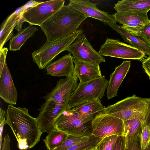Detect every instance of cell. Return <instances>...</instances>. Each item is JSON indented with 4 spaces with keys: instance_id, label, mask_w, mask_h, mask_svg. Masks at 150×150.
<instances>
[{
    "instance_id": "e575fe53",
    "label": "cell",
    "mask_w": 150,
    "mask_h": 150,
    "mask_svg": "<svg viewBox=\"0 0 150 150\" xmlns=\"http://www.w3.org/2000/svg\"><path fill=\"white\" fill-rule=\"evenodd\" d=\"M11 139L8 134L6 135L4 138L2 144L1 150H10V144Z\"/></svg>"
},
{
    "instance_id": "836d02e7",
    "label": "cell",
    "mask_w": 150,
    "mask_h": 150,
    "mask_svg": "<svg viewBox=\"0 0 150 150\" xmlns=\"http://www.w3.org/2000/svg\"><path fill=\"white\" fill-rule=\"evenodd\" d=\"M142 66L150 80V56L143 60L142 62Z\"/></svg>"
},
{
    "instance_id": "8d00e7d4",
    "label": "cell",
    "mask_w": 150,
    "mask_h": 150,
    "mask_svg": "<svg viewBox=\"0 0 150 150\" xmlns=\"http://www.w3.org/2000/svg\"><path fill=\"white\" fill-rule=\"evenodd\" d=\"M97 145L96 147H95V148H94V149H92L91 150H98V149H97Z\"/></svg>"
},
{
    "instance_id": "5bb4252c",
    "label": "cell",
    "mask_w": 150,
    "mask_h": 150,
    "mask_svg": "<svg viewBox=\"0 0 150 150\" xmlns=\"http://www.w3.org/2000/svg\"><path fill=\"white\" fill-rule=\"evenodd\" d=\"M74 59L69 53L51 63L45 68L47 75L52 76L67 77L74 74Z\"/></svg>"
},
{
    "instance_id": "ffe728a7",
    "label": "cell",
    "mask_w": 150,
    "mask_h": 150,
    "mask_svg": "<svg viewBox=\"0 0 150 150\" xmlns=\"http://www.w3.org/2000/svg\"><path fill=\"white\" fill-rule=\"evenodd\" d=\"M117 12L126 11H149L150 0H122L115 4L113 7Z\"/></svg>"
},
{
    "instance_id": "e0dca14e",
    "label": "cell",
    "mask_w": 150,
    "mask_h": 150,
    "mask_svg": "<svg viewBox=\"0 0 150 150\" xmlns=\"http://www.w3.org/2000/svg\"><path fill=\"white\" fill-rule=\"evenodd\" d=\"M74 74L80 82H86L103 76L100 65L92 64L74 59Z\"/></svg>"
},
{
    "instance_id": "3957f363",
    "label": "cell",
    "mask_w": 150,
    "mask_h": 150,
    "mask_svg": "<svg viewBox=\"0 0 150 150\" xmlns=\"http://www.w3.org/2000/svg\"><path fill=\"white\" fill-rule=\"evenodd\" d=\"M150 109V98L133 95L108 106L100 113L114 116L123 121L145 118Z\"/></svg>"
},
{
    "instance_id": "9a60e30c",
    "label": "cell",
    "mask_w": 150,
    "mask_h": 150,
    "mask_svg": "<svg viewBox=\"0 0 150 150\" xmlns=\"http://www.w3.org/2000/svg\"><path fill=\"white\" fill-rule=\"evenodd\" d=\"M148 11H126L116 12L113 16L115 22L122 25L131 27L142 26L147 23Z\"/></svg>"
},
{
    "instance_id": "d6a6232c",
    "label": "cell",
    "mask_w": 150,
    "mask_h": 150,
    "mask_svg": "<svg viewBox=\"0 0 150 150\" xmlns=\"http://www.w3.org/2000/svg\"><path fill=\"white\" fill-rule=\"evenodd\" d=\"M8 50L4 47L0 50V74L1 73L6 62V59Z\"/></svg>"
},
{
    "instance_id": "7a4b0ae2",
    "label": "cell",
    "mask_w": 150,
    "mask_h": 150,
    "mask_svg": "<svg viewBox=\"0 0 150 150\" xmlns=\"http://www.w3.org/2000/svg\"><path fill=\"white\" fill-rule=\"evenodd\" d=\"M88 17L68 6L63 5L40 26L47 41L69 35L79 28Z\"/></svg>"
},
{
    "instance_id": "4fadbf2b",
    "label": "cell",
    "mask_w": 150,
    "mask_h": 150,
    "mask_svg": "<svg viewBox=\"0 0 150 150\" xmlns=\"http://www.w3.org/2000/svg\"><path fill=\"white\" fill-rule=\"evenodd\" d=\"M0 97L9 105L16 104L18 92L6 62L0 74Z\"/></svg>"
},
{
    "instance_id": "4316f807",
    "label": "cell",
    "mask_w": 150,
    "mask_h": 150,
    "mask_svg": "<svg viewBox=\"0 0 150 150\" xmlns=\"http://www.w3.org/2000/svg\"><path fill=\"white\" fill-rule=\"evenodd\" d=\"M94 137L93 136L88 137L68 135L64 141L53 150H64L75 144L87 141Z\"/></svg>"
},
{
    "instance_id": "8992f818",
    "label": "cell",
    "mask_w": 150,
    "mask_h": 150,
    "mask_svg": "<svg viewBox=\"0 0 150 150\" xmlns=\"http://www.w3.org/2000/svg\"><path fill=\"white\" fill-rule=\"evenodd\" d=\"M96 115H79L72 109L64 111L57 119L54 127L68 135L78 136H93L88 125Z\"/></svg>"
},
{
    "instance_id": "603a6c76",
    "label": "cell",
    "mask_w": 150,
    "mask_h": 150,
    "mask_svg": "<svg viewBox=\"0 0 150 150\" xmlns=\"http://www.w3.org/2000/svg\"><path fill=\"white\" fill-rule=\"evenodd\" d=\"M68 135L54 127L48 133L43 141L48 150H53L60 145L66 139Z\"/></svg>"
},
{
    "instance_id": "7c38bea8",
    "label": "cell",
    "mask_w": 150,
    "mask_h": 150,
    "mask_svg": "<svg viewBox=\"0 0 150 150\" xmlns=\"http://www.w3.org/2000/svg\"><path fill=\"white\" fill-rule=\"evenodd\" d=\"M97 4L88 0H70L67 5L84 14L88 17L98 20L107 24L116 23L113 15L101 11L97 7Z\"/></svg>"
},
{
    "instance_id": "1f68e13d",
    "label": "cell",
    "mask_w": 150,
    "mask_h": 150,
    "mask_svg": "<svg viewBox=\"0 0 150 150\" xmlns=\"http://www.w3.org/2000/svg\"><path fill=\"white\" fill-rule=\"evenodd\" d=\"M126 142L125 136H118L111 150H125Z\"/></svg>"
},
{
    "instance_id": "d4e9b609",
    "label": "cell",
    "mask_w": 150,
    "mask_h": 150,
    "mask_svg": "<svg viewBox=\"0 0 150 150\" xmlns=\"http://www.w3.org/2000/svg\"><path fill=\"white\" fill-rule=\"evenodd\" d=\"M144 119L137 118L123 121L124 135L126 141L129 140L137 131L142 127Z\"/></svg>"
},
{
    "instance_id": "484cf974",
    "label": "cell",
    "mask_w": 150,
    "mask_h": 150,
    "mask_svg": "<svg viewBox=\"0 0 150 150\" xmlns=\"http://www.w3.org/2000/svg\"><path fill=\"white\" fill-rule=\"evenodd\" d=\"M142 127H140L128 140H126L125 150H150V144L145 149H142L141 144V136Z\"/></svg>"
},
{
    "instance_id": "30bf717a",
    "label": "cell",
    "mask_w": 150,
    "mask_h": 150,
    "mask_svg": "<svg viewBox=\"0 0 150 150\" xmlns=\"http://www.w3.org/2000/svg\"><path fill=\"white\" fill-rule=\"evenodd\" d=\"M103 56L143 61L144 53L118 39L107 38L98 52Z\"/></svg>"
},
{
    "instance_id": "cb8c5ba5",
    "label": "cell",
    "mask_w": 150,
    "mask_h": 150,
    "mask_svg": "<svg viewBox=\"0 0 150 150\" xmlns=\"http://www.w3.org/2000/svg\"><path fill=\"white\" fill-rule=\"evenodd\" d=\"M127 31L150 46V20L147 23L136 27L122 25Z\"/></svg>"
},
{
    "instance_id": "83f0119b",
    "label": "cell",
    "mask_w": 150,
    "mask_h": 150,
    "mask_svg": "<svg viewBox=\"0 0 150 150\" xmlns=\"http://www.w3.org/2000/svg\"><path fill=\"white\" fill-rule=\"evenodd\" d=\"M102 139L94 137L87 141L75 144L64 150H90L97 146Z\"/></svg>"
},
{
    "instance_id": "7402d4cb",
    "label": "cell",
    "mask_w": 150,
    "mask_h": 150,
    "mask_svg": "<svg viewBox=\"0 0 150 150\" xmlns=\"http://www.w3.org/2000/svg\"><path fill=\"white\" fill-rule=\"evenodd\" d=\"M105 108L101 103V101L97 100L86 102L71 109L79 115H96Z\"/></svg>"
},
{
    "instance_id": "8fae6325",
    "label": "cell",
    "mask_w": 150,
    "mask_h": 150,
    "mask_svg": "<svg viewBox=\"0 0 150 150\" xmlns=\"http://www.w3.org/2000/svg\"><path fill=\"white\" fill-rule=\"evenodd\" d=\"M67 51L73 55L74 59L77 61L98 65L105 62V58L93 47L83 33L71 45Z\"/></svg>"
},
{
    "instance_id": "9c48e42d",
    "label": "cell",
    "mask_w": 150,
    "mask_h": 150,
    "mask_svg": "<svg viewBox=\"0 0 150 150\" xmlns=\"http://www.w3.org/2000/svg\"><path fill=\"white\" fill-rule=\"evenodd\" d=\"M91 127L92 135L96 138L125 136L123 121L111 115L97 114L91 121Z\"/></svg>"
},
{
    "instance_id": "5b68a950",
    "label": "cell",
    "mask_w": 150,
    "mask_h": 150,
    "mask_svg": "<svg viewBox=\"0 0 150 150\" xmlns=\"http://www.w3.org/2000/svg\"><path fill=\"white\" fill-rule=\"evenodd\" d=\"M79 28L73 34L54 41H46L39 49L32 53L33 61L40 69L45 68L61 52L67 50L71 45L83 33Z\"/></svg>"
},
{
    "instance_id": "2e32d148",
    "label": "cell",
    "mask_w": 150,
    "mask_h": 150,
    "mask_svg": "<svg viewBox=\"0 0 150 150\" xmlns=\"http://www.w3.org/2000/svg\"><path fill=\"white\" fill-rule=\"evenodd\" d=\"M130 66V60L125 61L115 67L110 75L107 88L106 95L108 100L117 96L118 89L129 71Z\"/></svg>"
},
{
    "instance_id": "6da1fadb",
    "label": "cell",
    "mask_w": 150,
    "mask_h": 150,
    "mask_svg": "<svg viewBox=\"0 0 150 150\" xmlns=\"http://www.w3.org/2000/svg\"><path fill=\"white\" fill-rule=\"evenodd\" d=\"M6 119V124L12 131L20 150L30 149L40 141L42 133L37 118L30 115L27 108L9 105Z\"/></svg>"
},
{
    "instance_id": "52a82bcc",
    "label": "cell",
    "mask_w": 150,
    "mask_h": 150,
    "mask_svg": "<svg viewBox=\"0 0 150 150\" xmlns=\"http://www.w3.org/2000/svg\"><path fill=\"white\" fill-rule=\"evenodd\" d=\"M108 82L105 76H103L88 81L80 82L70 99L69 109L89 101H101L105 96Z\"/></svg>"
},
{
    "instance_id": "d590c367",
    "label": "cell",
    "mask_w": 150,
    "mask_h": 150,
    "mask_svg": "<svg viewBox=\"0 0 150 150\" xmlns=\"http://www.w3.org/2000/svg\"><path fill=\"white\" fill-rule=\"evenodd\" d=\"M143 125L150 126V109L145 118Z\"/></svg>"
},
{
    "instance_id": "f1b7e54d",
    "label": "cell",
    "mask_w": 150,
    "mask_h": 150,
    "mask_svg": "<svg viewBox=\"0 0 150 150\" xmlns=\"http://www.w3.org/2000/svg\"><path fill=\"white\" fill-rule=\"evenodd\" d=\"M118 137L112 135L102 138L98 144V150H111Z\"/></svg>"
},
{
    "instance_id": "ac0fdd59",
    "label": "cell",
    "mask_w": 150,
    "mask_h": 150,
    "mask_svg": "<svg viewBox=\"0 0 150 150\" xmlns=\"http://www.w3.org/2000/svg\"><path fill=\"white\" fill-rule=\"evenodd\" d=\"M112 29L116 31L122 36L124 41L129 45L143 52L145 55L150 56V46L138 38L131 34L123 28L116 23L108 24Z\"/></svg>"
},
{
    "instance_id": "4dcf8cb0",
    "label": "cell",
    "mask_w": 150,
    "mask_h": 150,
    "mask_svg": "<svg viewBox=\"0 0 150 150\" xmlns=\"http://www.w3.org/2000/svg\"><path fill=\"white\" fill-rule=\"evenodd\" d=\"M6 112L3 109L0 110V150H1L2 146V134L4 125L6 124Z\"/></svg>"
},
{
    "instance_id": "277c9868",
    "label": "cell",
    "mask_w": 150,
    "mask_h": 150,
    "mask_svg": "<svg viewBox=\"0 0 150 150\" xmlns=\"http://www.w3.org/2000/svg\"><path fill=\"white\" fill-rule=\"evenodd\" d=\"M44 98L45 102L38 109L39 112L36 118L42 133H48L54 128L58 118L64 111L69 109L68 103L52 90Z\"/></svg>"
},
{
    "instance_id": "44dd1931",
    "label": "cell",
    "mask_w": 150,
    "mask_h": 150,
    "mask_svg": "<svg viewBox=\"0 0 150 150\" xmlns=\"http://www.w3.org/2000/svg\"><path fill=\"white\" fill-rule=\"evenodd\" d=\"M38 30L36 27L29 25L18 31L10 40L9 50L12 51L19 50L26 40Z\"/></svg>"
},
{
    "instance_id": "f546056e",
    "label": "cell",
    "mask_w": 150,
    "mask_h": 150,
    "mask_svg": "<svg viewBox=\"0 0 150 150\" xmlns=\"http://www.w3.org/2000/svg\"><path fill=\"white\" fill-rule=\"evenodd\" d=\"M141 144L142 149H145L150 144V126H143L141 136Z\"/></svg>"
},
{
    "instance_id": "ba28073f",
    "label": "cell",
    "mask_w": 150,
    "mask_h": 150,
    "mask_svg": "<svg viewBox=\"0 0 150 150\" xmlns=\"http://www.w3.org/2000/svg\"><path fill=\"white\" fill-rule=\"evenodd\" d=\"M63 0H50L36 2L25 9L21 15L23 22L40 27L42 24L64 5Z\"/></svg>"
},
{
    "instance_id": "d6986e66",
    "label": "cell",
    "mask_w": 150,
    "mask_h": 150,
    "mask_svg": "<svg viewBox=\"0 0 150 150\" xmlns=\"http://www.w3.org/2000/svg\"><path fill=\"white\" fill-rule=\"evenodd\" d=\"M25 9L21 8L19 11L13 13L7 18L1 28L0 32V50L4 44L14 35L13 30L21 18L22 13Z\"/></svg>"
}]
</instances>
